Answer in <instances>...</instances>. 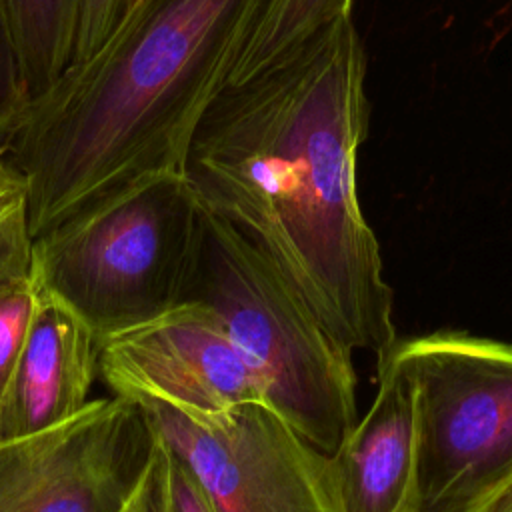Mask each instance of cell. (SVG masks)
<instances>
[{
    "label": "cell",
    "mask_w": 512,
    "mask_h": 512,
    "mask_svg": "<svg viewBox=\"0 0 512 512\" xmlns=\"http://www.w3.org/2000/svg\"><path fill=\"white\" fill-rule=\"evenodd\" d=\"M32 234L22 176L0 152V276L30 270Z\"/></svg>",
    "instance_id": "obj_15"
},
{
    "label": "cell",
    "mask_w": 512,
    "mask_h": 512,
    "mask_svg": "<svg viewBox=\"0 0 512 512\" xmlns=\"http://www.w3.org/2000/svg\"><path fill=\"white\" fill-rule=\"evenodd\" d=\"M154 450L142 406L92 398L56 426L0 440V512H128Z\"/></svg>",
    "instance_id": "obj_7"
},
{
    "label": "cell",
    "mask_w": 512,
    "mask_h": 512,
    "mask_svg": "<svg viewBox=\"0 0 512 512\" xmlns=\"http://www.w3.org/2000/svg\"><path fill=\"white\" fill-rule=\"evenodd\" d=\"M466 512H512V468L496 480Z\"/></svg>",
    "instance_id": "obj_18"
},
{
    "label": "cell",
    "mask_w": 512,
    "mask_h": 512,
    "mask_svg": "<svg viewBox=\"0 0 512 512\" xmlns=\"http://www.w3.org/2000/svg\"><path fill=\"white\" fill-rule=\"evenodd\" d=\"M364 82L366 52L350 14L218 94L192 138L186 180L336 340L380 366L398 336L394 292L356 192L370 122Z\"/></svg>",
    "instance_id": "obj_1"
},
{
    "label": "cell",
    "mask_w": 512,
    "mask_h": 512,
    "mask_svg": "<svg viewBox=\"0 0 512 512\" xmlns=\"http://www.w3.org/2000/svg\"><path fill=\"white\" fill-rule=\"evenodd\" d=\"M350 14L352 0H264L228 84L270 68L316 32Z\"/></svg>",
    "instance_id": "obj_12"
},
{
    "label": "cell",
    "mask_w": 512,
    "mask_h": 512,
    "mask_svg": "<svg viewBox=\"0 0 512 512\" xmlns=\"http://www.w3.org/2000/svg\"><path fill=\"white\" fill-rule=\"evenodd\" d=\"M140 512H216L194 470L158 434L152 466L140 494Z\"/></svg>",
    "instance_id": "obj_13"
},
{
    "label": "cell",
    "mask_w": 512,
    "mask_h": 512,
    "mask_svg": "<svg viewBox=\"0 0 512 512\" xmlns=\"http://www.w3.org/2000/svg\"><path fill=\"white\" fill-rule=\"evenodd\" d=\"M28 102L30 94L16 46L0 12V152L4 150V144L16 128Z\"/></svg>",
    "instance_id": "obj_16"
},
{
    "label": "cell",
    "mask_w": 512,
    "mask_h": 512,
    "mask_svg": "<svg viewBox=\"0 0 512 512\" xmlns=\"http://www.w3.org/2000/svg\"><path fill=\"white\" fill-rule=\"evenodd\" d=\"M40 294L30 270L0 276V402L14 376Z\"/></svg>",
    "instance_id": "obj_14"
},
{
    "label": "cell",
    "mask_w": 512,
    "mask_h": 512,
    "mask_svg": "<svg viewBox=\"0 0 512 512\" xmlns=\"http://www.w3.org/2000/svg\"><path fill=\"white\" fill-rule=\"evenodd\" d=\"M98 336L70 308L40 294L10 386L0 402V440L56 426L92 400Z\"/></svg>",
    "instance_id": "obj_10"
},
{
    "label": "cell",
    "mask_w": 512,
    "mask_h": 512,
    "mask_svg": "<svg viewBox=\"0 0 512 512\" xmlns=\"http://www.w3.org/2000/svg\"><path fill=\"white\" fill-rule=\"evenodd\" d=\"M186 300L206 304L220 318L264 402L332 456L358 420L352 350L252 242L206 208Z\"/></svg>",
    "instance_id": "obj_3"
},
{
    "label": "cell",
    "mask_w": 512,
    "mask_h": 512,
    "mask_svg": "<svg viewBox=\"0 0 512 512\" xmlns=\"http://www.w3.org/2000/svg\"><path fill=\"white\" fill-rule=\"evenodd\" d=\"M30 100L70 66L80 0H0Z\"/></svg>",
    "instance_id": "obj_11"
},
{
    "label": "cell",
    "mask_w": 512,
    "mask_h": 512,
    "mask_svg": "<svg viewBox=\"0 0 512 512\" xmlns=\"http://www.w3.org/2000/svg\"><path fill=\"white\" fill-rule=\"evenodd\" d=\"M264 0H134L108 38L34 96L4 144L32 238L150 180L186 176Z\"/></svg>",
    "instance_id": "obj_2"
},
{
    "label": "cell",
    "mask_w": 512,
    "mask_h": 512,
    "mask_svg": "<svg viewBox=\"0 0 512 512\" xmlns=\"http://www.w3.org/2000/svg\"><path fill=\"white\" fill-rule=\"evenodd\" d=\"M134 0H80V18L70 64L88 58L114 30Z\"/></svg>",
    "instance_id": "obj_17"
},
{
    "label": "cell",
    "mask_w": 512,
    "mask_h": 512,
    "mask_svg": "<svg viewBox=\"0 0 512 512\" xmlns=\"http://www.w3.org/2000/svg\"><path fill=\"white\" fill-rule=\"evenodd\" d=\"M98 372L112 396L216 412L266 404L220 318L198 300L98 338Z\"/></svg>",
    "instance_id": "obj_8"
},
{
    "label": "cell",
    "mask_w": 512,
    "mask_h": 512,
    "mask_svg": "<svg viewBox=\"0 0 512 512\" xmlns=\"http://www.w3.org/2000/svg\"><path fill=\"white\" fill-rule=\"evenodd\" d=\"M342 512H416L418 394L392 358L378 366V390L330 456Z\"/></svg>",
    "instance_id": "obj_9"
},
{
    "label": "cell",
    "mask_w": 512,
    "mask_h": 512,
    "mask_svg": "<svg viewBox=\"0 0 512 512\" xmlns=\"http://www.w3.org/2000/svg\"><path fill=\"white\" fill-rule=\"evenodd\" d=\"M202 230L204 208L186 176L158 178L32 238L30 272L100 338L188 298Z\"/></svg>",
    "instance_id": "obj_4"
},
{
    "label": "cell",
    "mask_w": 512,
    "mask_h": 512,
    "mask_svg": "<svg viewBox=\"0 0 512 512\" xmlns=\"http://www.w3.org/2000/svg\"><path fill=\"white\" fill-rule=\"evenodd\" d=\"M388 356L418 394L416 512H466L512 468V344L440 330Z\"/></svg>",
    "instance_id": "obj_5"
},
{
    "label": "cell",
    "mask_w": 512,
    "mask_h": 512,
    "mask_svg": "<svg viewBox=\"0 0 512 512\" xmlns=\"http://www.w3.org/2000/svg\"><path fill=\"white\" fill-rule=\"evenodd\" d=\"M194 470L216 512H342L330 454L268 404L200 412L138 404Z\"/></svg>",
    "instance_id": "obj_6"
},
{
    "label": "cell",
    "mask_w": 512,
    "mask_h": 512,
    "mask_svg": "<svg viewBox=\"0 0 512 512\" xmlns=\"http://www.w3.org/2000/svg\"><path fill=\"white\" fill-rule=\"evenodd\" d=\"M140 494H142V492H140ZM140 494H138L136 502L130 506V510H128V512H140Z\"/></svg>",
    "instance_id": "obj_19"
}]
</instances>
